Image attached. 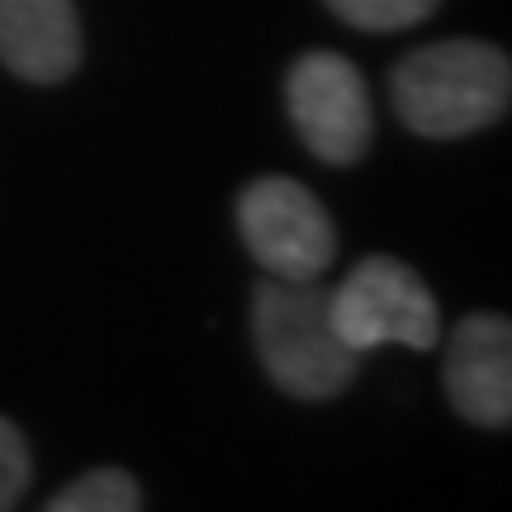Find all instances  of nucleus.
Here are the masks:
<instances>
[{
	"mask_svg": "<svg viewBox=\"0 0 512 512\" xmlns=\"http://www.w3.org/2000/svg\"><path fill=\"white\" fill-rule=\"evenodd\" d=\"M512 67L494 43L446 38L418 48L394 72V110L422 138H460L508 114Z\"/></svg>",
	"mask_w": 512,
	"mask_h": 512,
	"instance_id": "obj_1",
	"label": "nucleus"
},
{
	"mask_svg": "<svg viewBox=\"0 0 512 512\" xmlns=\"http://www.w3.org/2000/svg\"><path fill=\"white\" fill-rule=\"evenodd\" d=\"M252 328L266 375L294 399H332L361 370V351L332 328L328 290H318V280H261Z\"/></svg>",
	"mask_w": 512,
	"mask_h": 512,
	"instance_id": "obj_2",
	"label": "nucleus"
},
{
	"mask_svg": "<svg viewBox=\"0 0 512 512\" xmlns=\"http://www.w3.org/2000/svg\"><path fill=\"white\" fill-rule=\"evenodd\" d=\"M332 328L356 351L399 342L413 351H432L441 342V309L432 290L418 280L413 266L394 256H366L342 280V290L328 294Z\"/></svg>",
	"mask_w": 512,
	"mask_h": 512,
	"instance_id": "obj_3",
	"label": "nucleus"
},
{
	"mask_svg": "<svg viewBox=\"0 0 512 512\" xmlns=\"http://www.w3.org/2000/svg\"><path fill=\"white\" fill-rule=\"evenodd\" d=\"M238 228L247 252L275 280H318L337 256L328 209L290 176H261L242 190Z\"/></svg>",
	"mask_w": 512,
	"mask_h": 512,
	"instance_id": "obj_4",
	"label": "nucleus"
},
{
	"mask_svg": "<svg viewBox=\"0 0 512 512\" xmlns=\"http://www.w3.org/2000/svg\"><path fill=\"white\" fill-rule=\"evenodd\" d=\"M290 114L294 128L318 162L347 166L370 147V91L356 62L342 53H304L290 67Z\"/></svg>",
	"mask_w": 512,
	"mask_h": 512,
	"instance_id": "obj_5",
	"label": "nucleus"
},
{
	"mask_svg": "<svg viewBox=\"0 0 512 512\" xmlns=\"http://www.w3.org/2000/svg\"><path fill=\"white\" fill-rule=\"evenodd\" d=\"M446 399L479 427L512 422V328L498 313H470L446 342Z\"/></svg>",
	"mask_w": 512,
	"mask_h": 512,
	"instance_id": "obj_6",
	"label": "nucleus"
},
{
	"mask_svg": "<svg viewBox=\"0 0 512 512\" xmlns=\"http://www.w3.org/2000/svg\"><path fill=\"white\" fill-rule=\"evenodd\" d=\"M0 62L38 86L72 76L81 62L72 0H0Z\"/></svg>",
	"mask_w": 512,
	"mask_h": 512,
	"instance_id": "obj_7",
	"label": "nucleus"
},
{
	"mask_svg": "<svg viewBox=\"0 0 512 512\" xmlns=\"http://www.w3.org/2000/svg\"><path fill=\"white\" fill-rule=\"evenodd\" d=\"M53 512H138L143 489L128 470H91L48 503Z\"/></svg>",
	"mask_w": 512,
	"mask_h": 512,
	"instance_id": "obj_8",
	"label": "nucleus"
},
{
	"mask_svg": "<svg viewBox=\"0 0 512 512\" xmlns=\"http://www.w3.org/2000/svg\"><path fill=\"white\" fill-rule=\"evenodd\" d=\"M332 15H342L356 29L389 34V29H413L437 10L441 0H328Z\"/></svg>",
	"mask_w": 512,
	"mask_h": 512,
	"instance_id": "obj_9",
	"label": "nucleus"
},
{
	"mask_svg": "<svg viewBox=\"0 0 512 512\" xmlns=\"http://www.w3.org/2000/svg\"><path fill=\"white\" fill-rule=\"evenodd\" d=\"M29 441L10 418H0V512L15 508L19 494L29 489Z\"/></svg>",
	"mask_w": 512,
	"mask_h": 512,
	"instance_id": "obj_10",
	"label": "nucleus"
}]
</instances>
